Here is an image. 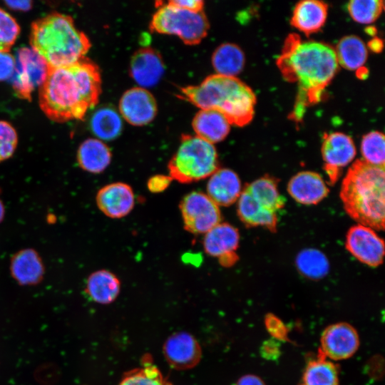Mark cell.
Segmentation results:
<instances>
[{"mask_svg":"<svg viewBox=\"0 0 385 385\" xmlns=\"http://www.w3.org/2000/svg\"><path fill=\"white\" fill-rule=\"evenodd\" d=\"M384 135L379 131H371L364 135L361 143V152L365 162L384 167Z\"/></svg>","mask_w":385,"mask_h":385,"instance_id":"obj_33","label":"cell"},{"mask_svg":"<svg viewBox=\"0 0 385 385\" xmlns=\"http://www.w3.org/2000/svg\"><path fill=\"white\" fill-rule=\"evenodd\" d=\"M346 250L358 260L371 267L383 262L384 242L371 227L356 225L352 226L346 236Z\"/></svg>","mask_w":385,"mask_h":385,"instance_id":"obj_11","label":"cell"},{"mask_svg":"<svg viewBox=\"0 0 385 385\" xmlns=\"http://www.w3.org/2000/svg\"><path fill=\"white\" fill-rule=\"evenodd\" d=\"M5 214V208L3 202L0 199V223L3 220Z\"/></svg>","mask_w":385,"mask_h":385,"instance_id":"obj_45","label":"cell"},{"mask_svg":"<svg viewBox=\"0 0 385 385\" xmlns=\"http://www.w3.org/2000/svg\"><path fill=\"white\" fill-rule=\"evenodd\" d=\"M15 68V58L9 52H0V81L11 78Z\"/></svg>","mask_w":385,"mask_h":385,"instance_id":"obj_39","label":"cell"},{"mask_svg":"<svg viewBox=\"0 0 385 385\" xmlns=\"http://www.w3.org/2000/svg\"><path fill=\"white\" fill-rule=\"evenodd\" d=\"M96 201L99 210L111 218H121L128 215L135 205L132 188L124 183H113L101 188Z\"/></svg>","mask_w":385,"mask_h":385,"instance_id":"obj_16","label":"cell"},{"mask_svg":"<svg viewBox=\"0 0 385 385\" xmlns=\"http://www.w3.org/2000/svg\"><path fill=\"white\" fill-rule=\"evenodd\" d=\"M265 327L272 337L279 342H287L288 329L282 321L273 314H268L265 319Z\"/></svg>","mask_w":385,"mask_h":385,"instance_id":"obj_37","label":"cell"},{"mask_svg":"<svg viewBox=\"0 0 385 385\" xmlns=\"http://www.w3.org/2000/svg\"><path fill=\"white\" fill-rule=\"evenodd\" d=\"M184 228L192 234H205L220 223L219 206L207 194L192 192L180 203Z\"/></svg>","mask_w":385,"mask_h":385,"instance_id":"obj_8","label":"cell"},{"mask_svg":"<svg viewBox=\"0 0 385 385\" xmlns=\"http://www.w3.org/2000/svg\"><path fill=\"white\" fill-rule=\"evenodd\" d=\"M321 353L333 360L351 357L358 349L359 338L349 324L339 322L328 326L321 336Z\"/></svg>","mask_w":385,"mask_h":385,"instance_id":"obj_12","label":"cell"},{"mask_svg":"<svg viewBox=\"0 0 385 385\" xmlns=\"http://www.w3.org/2000/svg\"><path fill=\"white\" fill-rule=\"evenodd\" d=\"M89 128L92 133L101 140L116 138L123 130V118L118 111L111 106H102L91 115Z\"/></svg>","mask_w":385,"mask_h":385,"instance_id":"obj_26","label":"cell"},{"mask_svg":"<svg viewBox=\"0 0 385 385\" xmlns=\"http://www.w3.org/2000/svg\"><path fill=\"white\" fill-rule=\"evenodd\" d=\"M296 264L302 274L312 279L324 277L329 267L327 257L315 249H307L299 252Z\"/></svg>","mask_w":385,"mask_h":385,"instance_id":"obj_31","label":"cell"},{"mask_svg":"<svg viewBox=\"0 0 385 385\" xmlns=\"http://www.w3.org/2000/svg\"><path fill=\"white\" fill-rule=\"evenodd\" d=\"M328 6L317 0H304L295 6L291 24L307 36L319 31L325 24Z\"/></svg>","mask_w":385,"mask_h":385,"instance_id":"obj_21","label":"cell"},{"mask_svg":"<svg viewBox=\"0 0 385 385\" xmlns=\"http://www.w3.org/2000/svg\"><path fill=\"white\" fill-rule=\"evenodd\" d=\"M112 154L108 146L97 138L84 140L77 150V162L85 171L101 173L110 165Z\"/></svg>","mask_w":385,"mask_h":385,"instance_id":"obj_23","label":"cell"},{"mask_svg":"<svg viewBox=\"0 0 385 385\" xmlns=\"http://www.w3.org/2000/svg\"><path fill=\"white\" fill-rule=\"evenodd\" d=\"M279 342L273 338L265 340L260 348V355L267 360H277L281 354Z\"/></svg>","mask_w":385,"mask_h":385,"instance_id":"obj_38","label":"cell"},{"mask_svg":"<svg viewBox=\"0 0 385 385\" xmlns=\"http://www.w3.org/2000/svg\"><path fill=\"white\" fill-rule=\"evenodd\" d=\"M207 196L218 206H229L241 194L240 180L233 170L218 168L210 176L207 184Z\"/></svg>","mask_w":385,"mask_h":385,"instance_id":"obj_20","label":"cell"},{"mask_svg":"<svg viewBox=\"0 0 385 385\" xmlns=\"http://www.w3.org/2000/svg\"><path fill=\"white\" fill-rule=\"evenodd\" d=\"M180 97L200 109L222 113L231 124L243 126L252 119L256 97L237 77L213 74L200 83L181 88Z\"/></svg>","mask_w":385,"mask_h":385,"instance_id":"obj_4","label":"cell"},{"mask_svg":"<svg viewBox=\"0 0 385 385\" xmlns=\"http://www.w3.org/2000/svg\"><path fill=\"white\" fill-rule=\"evenodd\" d=\"M118 112L122 118L130 124L145 125L155 117L157 104L153 96L147 89L135 87L126 91L121 96Z\"/></svg>","mask_w":385,"mask_h":385,"instance_id":"obj_13","label":"cell"},{"mask_svg":"<svg viewBox=\"0 0 385 385\" xmlns=\"http://www.w3.org/2000/svg\"><path fill=\"white\" fill-rule=\"evenodd\" d=\"M384 167L356 160L349 168L340 190L346 212L373 230L384 229Z\"/></svg>","mask_w":385,"mask_h":385,"instance_id":"obj_3","label":"cell"},{"mask_svg":"<svg viewBox=\"0 0 385 385\" xmlns=\"http://www.w3.org/2000/svg\"><path fill=\"white\" fill-rule=\"evenodd\" d=\"M20 33L16 21L0 8V52H9Z\"/></svg>","mask_w":385,"mask_h":385,"instance_id":"obj_35","label":"cell"},{"mask_svg":"<svg viewBox=\"0 0 385 385\" xmlns=\"http://www.w3.org/2000/svg\"><path fill=\"white\" fill-rule=\"evenodd\" d=\"M218 169L213 144L197 135H184L168 163L170 177L181 183H191L210 177Z\"/></svg>","mask_w":385,"mask_h":385,"instance_id":"obj_6","label":"cell"},{"mask_svg":"<svg viewBox=\"0 0 385 385\" xmlns=\"http://www.w3.org/2000/svg\"><path fill=\"white\" fill-rule=\"evenodd\" d=\"M212 63L216 74L236 77L244 67L245 55L238 46L226 43L214 51Z\"/></svg>","mask_w":385,"mask_h":385,"instance_id":"obj_29","label":"cell"},{"mask_svg":"<svg viewBox=\"0 0 385 385\" xmlns=\"http://www.w3.org/2000/svg\"><path fill=\"white\" fill-rule=\"evenodd\" d=\"M335 53L338 63L349 70H359L365 63L368 51L362 40L354 35L343 37L338 43Z\"/></svg>","mask_w":385,"mask_h":385,"instance_id":"obj_30","label":"cell"},{"mask_svg":"<svg viewBox=\"0 0 385 385\" xmlns=\"http://www.w3.org/2000/svg\"><path fill=\"white\" fill-rule=\"evenodd\" d=\"M48 71L44 59L33 48L22 47L15 58L12 86L21 98L31 101V93L42 84Z\"/></svg>","mask_w":385,"mask_h":385,"instance_id":"obj_9","label":"cell"},{"mask_svg":"<svg viewBox=\"0 0 385 385\" xmlns=\"http://www.w3.org/2000/svg\"><path fill=\"white\" fill-rule=\"evenodd\" d=\"M30 43L48 67L73 63L84 58L91 47L88 38L76 27L72 17L58 12L32 23Z\"/></svg>","mask_w":385,"mask_h":385,"instance_id":"obj_5","label":"cell"},{"mask_svg":"<svg viewBox=\"0 0 385 385\" xmlns=\"http://www.w3.org/2000/svg\"><path fill=\"white\" fill-rule=\"evenodd\" d=\"M120 282L111 272L106 270H97L91 274L86 283V292L88 297L98 304L113 302L118 296Z\"/></svg>","mask_w":385,"mask_h":385,"instance_id":"obj_25","label":"cell"},{"mask_svg":"<svg viewBox=\"0 0 385 385\" xmlns=\"http://www.w3.org/2000/svg\"><path fill=\"white\" fill-rule=\"evenodd\" d=\"M118 385H171V384L151 361L145 360L141 366L128 372Z\"/></svg>","mask_w":385,"mask_h":385,"instance_id":"obj_32","label":"cell"},{"mask_svg":"<svg viewBox=\"0 0 385 385\" xmlns=\"http://www.w3.org/2000/svg\"><path fill=\"white\" fill-rule=\"evenodd\" d=\"M98 66L86 58L66 66L48 67L39 87V106L51 120L82 119L98 103L101 93Z\"/></svg>","mask_w":385,"mask_h":385,"instance_id":"obj_1","label":"cell"},{"mask_svg":"<svg viewBox=\"0 0 385 385\" xmlns=\"http://www.w3.org/2000/svg\"><path fill=\"white\" fill-rule=\"evenodd\" d=\"M381 0H353L347 5L351 17L360 24H371L375 21L384 9Z\"/></svg>","mask_w":385,"mask_h":385,"instance_id":"obj_34","label":"cell"},{"mask_svg":"<svg viewBox=\"0 0 385 385\" xmlns=\"http://www.w3.org/2000/svg\"><path fill=\"white\" fill-rule=\"evenodd\" d=\"M322 155L329 183L333 185L337 181L342 168L349 164L356 155L354 141L343 133L324 134Z\"/></svg>","mask_w":385,"mask_h":385,"instance_id":"obj_10","label":"cell"},{"mask_svg":"<svg viewBox=\"0 0 385 385\" xmlns=\"http://www.w3.org/2000/svg\"><path fill=\"white\" fill-rule=\"evenodd\" d=\"M300 385H339L338 369L320 353L307 361Z\"/></svg>","mask_w":385,"mask_h":385,"instance_id":"obj_28","label":"cell"},{"mask_svg":"<svg viewBox=\"0 0 385 385\" xmlns=\"http://www.w3.org/2000/svg\"><path fill=\"white\" fill-rule=\"evenodd\" d=\"M10 272L19 284L34 285L43 279L45 267L39 254L32 248H26L13 255Z\"/></svg>","mask_w":385,"mask_h":385,"instance_id":"obj_19","label":"cell"},{"mask_svg":"<svg viewBox=\"0 0 385 385\" xmlns=\"http://www.w3.org/2000/svg\"><path fill=\"white\" fill-rule=\"evenodd\" d=\"M5 4L11 9L16 11H29L32 6L31 1H6Z\"/></svg>","mask_w":385,"mask_h":385,"instance_id":"obj_42","label":"cell"},{"mask_svg":"<svg viewBox=\"0 0 385 385\" xmlns=\"http://www.w3.org/2000/svg\"><path fill=\"white\" fill-rule=\"evenodd\" d=\"M165 71L160 54L153 48H143L132 56L130 74L140 88L155 86L161 79Z\"/></svg>","mask_w":385,"mask_h":385,"instance_id":"obj_17","label":"cell"},{"mask_svg":"<svg viewBox=\"0 0 385 385\" xmlns=\"http://www.w3.org/2000/svg\"><path fill=\"white\" fill-rule=\"evenodd\" d=\"M163 354L168 364L178 370L195 366L201 359L202 350L197 339L185 332L170 335L163 345Z\"/></svg>","mask_w":385,"mask_h":385,"instance_id":"obj_15","label":"cell"},{"mask_svg":"<svg viewBox=\"0 0 385 385\" xmlns=\"http://www.w3.org/2000/svg\"><path fill=\"white\" fill-rule=\"evenodd\" d=\"M17 143L18 136L14 128L9 123L0 120V162L12 156Z\"/></svg>","mask_w":385,"mask_h":385,"instance_id":"obj_36","label":"cell"},{"mask_svg":"<svg viewBox=\"0 0 385 385\" xmlns=\"http://www.w3.org/2000/svg\"><path fill=\"white\" fill-rule=\"evenodd\" d=\"M287 191L294 200L303 205H316L329 194L322 176L312 171H302L293 176L288 183Z\"/></svg>","mask_w":385,"mask_h":385,"instance_id":"obj_18","label":"cell"},{"mask_svg":"<svg viewBox=\"0 0 385 385\" xmlns=\"http://www.w3.org/2000/svg\"><path fill=\"white\" fill-rule=\"evenodd\" d=\"M192 125L195 135L214 145L227 137L231 123L217 111L200 109L194 117Z\"/></svg>","mask_w":385,"mask_h":385,"instance_id":"obj_22","label":"cell"},{"mask_svg":"<svg viewBox=\"0 0 385 385\" xmlns=\"http://www.w3.org/2000/svg\"><path fill=\"white\" fill-rule=\"evenodd\" d=\"M170 2L180 8L200 11H202L203 1L200 0H175L170 1Z\"/></svg>","mask_w":385,"mask_h":385,"instance_id":"obj_41","label":"cell"},{"mask_svg":"<svg viewBox=\"0 0 385 385\" xmlns=\"http://www.w3.org/2000/svg\"><path fill=\"white\" fill-rule=\"evenodd\" d=\"M172 178L170 175H155L147 182L148 190L153 193H159L166 190L170 185Z\"/></svg>","mask_w":385,"mask_h":385,"instance_id":"obj_40","label":"cell"},{"mask_svg":"<svg viewBox=\"0 0 385 385\" xmlns=\"http://www.w3.org/2000/svg\"><path fill=\"white\" fill-rule=\"evenodd\" d=\"M245 189L262 208L270 212L277 214L284 206V198L280 195L277 182L273 178L262 177Z\"/></svg>","mask_w":385,"mask_h":385,"instance_id":"obj_27","label":"cell"},{"mask_svg":"<svg viewBox=\"0 0 385 385\" xmlns=\"http://www.w3.org/2000/svg\"><path fill=\"white\" fill-rule=\"evenodd\" d=\"M150 29L159 34L177 36L185 43L193 45L207 35L209 24L202 11L187 10L170 1L157 4Z\"/></svg>","mask_w":385,"mask_h":385,"instance_id":"obj_7","label":"cell"},{"mask_svg":"<svg viewBox=\"0 0 385 385\" xmlns=\"http://www.w3.org/2000/svg\"><path fill=\"white\" fill-rule=\"evenodd\" d=\"M239 241L238 230L229 223L220 222L205 233L203 247L208 255L217 257L222 266L230 267L237 262Z\"/></svg>","mask_w":385,"mask_h":385,"instance_id":"obj_14","label":"cell"},{"mask_svg":"<svg viewBox=\"0 0 385 385\" xmlns=\"http://www.w3.org/2000/svg\"><path fill=\"white\" fill-rule=\"evenodd\" d=\"M237 212L247 227L262 226L271 232L277 229L278 215L262 208L245 190L238 198Z\"/></svg>","mask_w":385,"mask_h":385,"instance_id":"obj_24","label":"cell"},{"mask_svg":"<svg viewBox=\"0 0 385 385\" xmlns=\"http://www.w3.org/2000/svg\"><path fill=\"white\" fill-rule=\"evenodd\" d=\"M368 47L374 52H380L383 48V43L379 38H374L368 43Z\"/></svg>","mask_w":385,"mask_h":385,"instance_id":"obj_44","label":"cell"},{"mask_svg":"<svg viewBox=\"0 0 385 385\" xmlns=\"http://www.w3.org/2000/svg\"><path fill=\"white\" fill-rule=\"evenodd\" d=\"M277 65L283 77L297 83L299 95L292 118L299 121L309 105L317 103L339 68L335 49L324 42L303 41L297 34L285 40Z\"/></svg>","mask_w":385,"mask_h":385,"instance_id":"obj_2","label":"cell"},{"mask_svg":"<svg viewBox=\"0 0 385 385\" xmlns=\"http://www.w3.org/2000/svg\"><path fill=\"white\" fill-rule=\"evenodd\" d=\"M236 385H265L264 381L257 376L246 375L238 379Z\"/></svg>","mask_w":385,"mask_h":385,"instance_id":"obj_43","label":"cell"}]
</instances>
